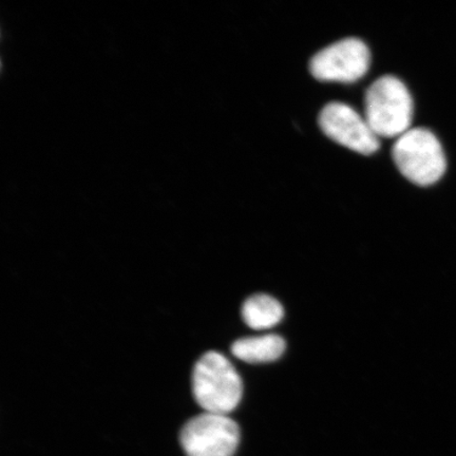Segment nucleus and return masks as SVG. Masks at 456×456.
<instances>
[{
	"label": "nucleus",
	"mask_w": 456,
	"mask_h": 456,
	"mask_svg": "<svg viewBox=\"0 0 456 456\" xmlns=\"http://www.w3.org/2000/svg\"><path fill=\"white\" fill-rule=\"evenodd\" d=\"M284 351V339L275 334L241 338L232 346V355L248 363L275 362Z\"/></svg>",
	"instance_id": "7"
},
{
	"label": "nucleus",
	"mask_w": 456,
	"mask_h": 456,
	"mask_svg": "<svg viewBox=\"0 0 456 456\" xmlns=\"http://www.w3.org/2000/svg\"><path fill=\"white\" fill-rule=\"evenodd\" d=\"M370 65L368 45L352 37L319 51L310 61V71L321 82L354 83L366 76Z\"/></svg>",
	"instance_id": "5"
},
{
	"label": "nucleus",
	"mask_w": 456,
	"mask_h": 456,
	"mask_svg": "<svg viewBox=\"0 0 456 456\" xmlns=\"http://www.w3.org/2000/svg\"><path fill=\"white\" fill-rule=\"evenodd\" d=\"M366 121L379 138H395L410 129L413 101L406 85L385 76L370 86L364 98Z\"/></svg>",
	"instance_id": "2"
},
{
	"label": "nucleus",
	"mask_w": 456,
	"mask_h": 456,
	"mask_svg": "<svg viewBox=\"0 0 456 456\" xmlns=\"http://www.w3.org/2000/svg\"><path fill=\"white\" fill-rule=\"evenodd\" d=\"M283 307L272 296L258 294L244 302L242 317L245 323L254 330H266L277 326L282 321Z\"/></svg>",
	"instance_id": "8"
},
{
	"label": "nucleus",
	"mask_w": 456,
	"mask_h": 456,
	"mask_svg": "<svg viewBox=\"0 0 456 456\" xmlns=\"http://www.w3.org/2000/svg\"><path fill=\"white\" fill-rule=\"evenodd\" d=\"M392 157L404 178L419 186L436 183L447 168L440 141L425 128L409 129L399 136Z\"/></svg>",
	"instance_id": "3"
},
{
	"label": "nucleus",
	"mask_w": 456,
	"mask_h": 456,
	"mask_svg": "<svg viewBox=\"0 0 456 456\" xmlns=\"http://www.w3.org/2000/svg\"><path fill=\"white\" fill-rule=\"evenodd\" d=\"M180 443L186 456H233L240 429L228 415L204 412L182 428Z\"/></svg>",
	"instance_id": "4"
},
{
	"label": "nucleus",
	"mask_w": 456,
	"mask_h": 456,
	"mask_svg": "<svg viewBox=\"0 0 456 456\" xmlns=\"http://www.w3.org/2000/svg\"><path fill=\"white\" fill-rule=\"evenodd\" d=\"M319 126L330 140L362 155H372L380 147L378 135L350 106L330 102L319 114Z\"/></svg>",
	"instance_id": "6"
},
{
	"label": "nucleus",
	"mask_w": 456,
	"mask_h": 456,
	"mask_svg": "<svg viewBox=\"0 0 456 456\" xmlns=\"http://www.w3.org/2000/svg\"><path fill=\"white\" fill-rule=\"evenodd\" d=\"M191 381L193 396L205 412L227 415L241 401L240 375L221 353L210 351L200 358Z\"/></svg>",
	"instance_id": "1"
}]
</instances>
